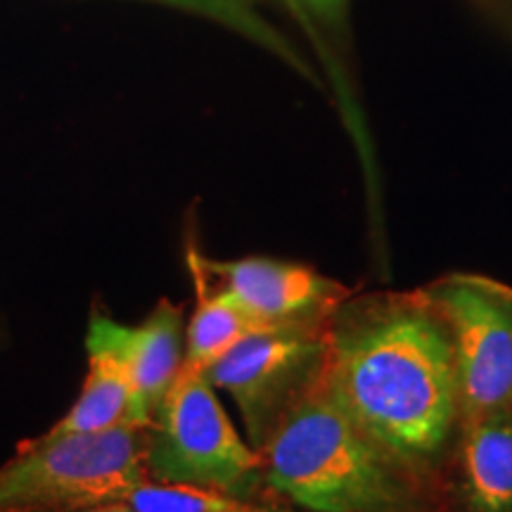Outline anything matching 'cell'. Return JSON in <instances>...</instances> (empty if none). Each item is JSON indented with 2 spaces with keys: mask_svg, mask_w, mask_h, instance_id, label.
Returning <instances> with one entry per match:
<instances>
[{
  "mask_svg": "<svg viewBox=\"0 0 512 512\" xmlns=\"http://www.w3.org/2000/svg\"><path fill=\"white\" fill-rule=\"evenodd\" d=\"M323 373L351 420L420 484L451 458L456 356L420 290L351 294L328 320Z\"/></svg>",
  "mask_w": 512,
  "mask_h": 512,
  "instance_id": "6da1fadb",
  "label": "cell"
},
{
  "mask_svg": "<svg viewBox=\"0 0 512 512\" xmlns=\"http://www.w3.org/2000/svg\"><path fill=\"white\" fill-rule=\"evenodd\" d=\"M259 456L266 484L309 512L422 510V484L351 420L325 373L283 413Z\"/></svg>",
  "mask_w": 512,
  "mask_h": 512,
  "instance_id": "7a4b0ae2",
  "label": "cell"
},
{
  "mask_svg": "<svg viewBox=\"0 0 512 512\" xmlns=\"http://www.w3.org/2000/svg\"><path fill=\"white\" fill-rule=\"evenodd\" d=\"M147 425L60 434L19 444L0 465V512H53L117 503L145 482Z\"/></svg>",
  "mask_w": 512,
  "mask_h": 512,
  "instance_id": "3957f363",
  "label": "cell"
},
{
  "mask_svg": "<svg viewBox=\"0 0 512 512\" xmlns=\"http://www.w3.org/2000/svg\"><path fill=\"white\" fill-rule=\"evenodd\" d=\"M147 479L188 484L252 503L264 479L259 451L242 439L200 370L183 368L147 425Z\"/></svg>",
  "mask_w": 512,
  "mask_h": 512,
  "instance_id": "277c9868",
  "label": "cell"
},
{
  "mask_svg": "<svg viewBox=\"0 0 512 512\" xmlns=\"http://www.w3.org/2000/svg\"><path fill=\"white\" fill-rule=\"evenodd\" d=\"M418 290L451 335L460 422L512 411V287L477 273H448Z\"/></svg>",
  "mask_w": 512,
  "mask_h": 512,
  "instance_id": "5b68a950",
  "label": "cell"
},
{
  "mask_svg": "<svg viewBox=\"0 0 512 512\" xmlns=\"http://www.w3.org/2000/svg\"><path fill=\"white\" fill-rule=\"evenodd\" d=\"M328 320L259 325L204 370L211 387L226 392L238 406L247 441L256 451L287 408L323 373Z\"/></svg>",
  "mask_w": 512,
  "mask_h": 512,
  "instance_id": "8992f818",
  "label": "cell"
},
{
  "mask_svg": "<svg viewBox=\"0 0 512 512\" xmlns=\"http://www.w3.org/2000/svg\"><path fill=\"white\" fill-rule=\"evenodd\" d=\"M202 273L240 302L259 325L325 323L351 297L344 283L292 261L245 256L216 261L188 249Z\"/></svg>",
  "mask_w": 512,
  "mask_h": 512,
  "instance_id": "52a82bcc",
  "label": "cell"
},
{
  "mask_svg": "<svg viewBox=\"0 0 512 512\" xmlns=\"http://www.w3.org/2000/svg\"><path fill=\"white\" fill-rule=\"evenodd\" d=\"M86 349L88 375L79 396L72 408L43 434H98L126 425H150V413L110 335L107 316L102 313L91 318Z\"/></svg>",
  "mask_w": 512,
  "mask_h": 512,
  "instance_id": "ba28073f",
  "label": "cell"
},
{
  "mask_svg": "<svg viewBox=\"0 0 512 512\" xmlns=\"http://www.w3.org/2000/svg\"><path fill=\"white\" fill-rule=\"evenodd\" d=\"M451 458L465 512H512V411L460 422Z\"/></svg>",
  "mask_w": 512,
  "mask_h": 512,
  "instance_id": "9c48e42d",
  "label": "cell"
},
{
  "mask_svg": "<svg viewBox=\"0 0 512 512\" xmlns=\"http://www.w3.org/2000/svg\"><path fill=\"white\" fill-rule=\"evenodd\" d=\"M107 325L152 420L183 370L185 330L181 306L164 299L143 323L133 328L112 318H107Z\"/></svg>",
  "mask_w": 512,
  "mask_h": 512,
  "instance_id": "30bf717a",
  "label": "cell"
},
{
  "mask_svg": "<svg viewBox=\"0 0 512 512\" xmlns=\"http://www.w3.org/2000/svg\"><path fill=\"white\" fill-rule=\"evenodd\" d=\"M188 268L197 290V302L188 328H185L183 368L204 373L211 363H216L226 351L233 349L242 337L259 328V323L242 309L238 299L211 283L190 254Z\"/></svg>",
  "mask_w": 512,
  "mask_h": 512,
  "instance_id": "8fae6325",
  "label": "cell"
},
{
  "mask_svg": "<svg viewBox=\"0 0 512 512\" xmlns=\"http://www.w3.org/2000/svg\"><path fill=\"white\" fill-rule=\"evenodd\" d=\"M117 503L136 512H252L256 505L188 484L145 479L128 489Z\"/></svg>",
  "mask_w": 512,
  "mask_h": 512,
  "instance_id": "7c38bea8",
  "label": "cell"
},
{
  "mask_svg": "<svg viewBox=\"0 0 512 512\" xmlns=\"http://www.w3.org/2000/svg\"><path fill=\"white\" fill-rule=\"evenodd\" d=\"M178 3L195 5V8H204L209 12H221V15H230V8L226 0H178Z\"/></svg>",
  "mask_w": 512,
  "mask_h": 512,
  "instance_id": "4fadbf2b",
  "label": "cell"
},
{
  "mask_svg": "<svg viewBox=\"0 0 512 512\" xmlns=\"http://www.w3.org/2000/svg\"><path fill=\"white\" fill-rule=\"evenodd\" d=\"M53 512H136L126 508L124 503H100V505H88V508H72V510H53Z\"/></svg>",
  "mask_w": 512,
  "mask_h": 512,
  "instance_id": "5bb4252c",
  "label": "cell"
},
{
  "mask_svg": "<svg viewBox=\"0 0 512 512\" xmlns=\"http://www.w3.org/2000/svg\"><path fill=\"white\" fill-rule=\"evenodd\" d=\"M252 512H268V510H264V508H254Z\"/></svg>",
  "mask_w": 512,
  "mask_h": 512,
  "instance_id": "9a60e30c",
  "label": "cell"
}]
</instances>
